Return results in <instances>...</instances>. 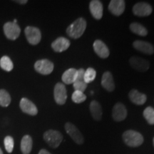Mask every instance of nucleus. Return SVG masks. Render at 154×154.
<instances>
[{"label": "nucleus", "mask_w": 154, "mask_h": 154, "mask_svg": "<svg viewBox=\"0 0 154 154\" xmlns=\"http://www.w3.org/2000/svg\"><path fill=\"white\" fill-rule=\"evenodd\" d=\"M86 29V22L84 18H79L75 20L66 29V34L72 38H79L83 35Z\"/></svg>", "instance_id": "1"}, {"label": "nucleus", "mask_w": 154, "mask_h": 154, "mask_svg": "<svg viewBox=\"0 0 154 154\" xmlns=\"http://www.w3.org/2000/svg\"><path fill=\"white\" fill-rule=\"evenodd\" d=\"M123 140L130 147H138L143 143V137L136 131L128 130L123 134Z\"/></svg>", "instance_id": "2"}, {"label": "nucleus", "mask_w": 154, "mask_h": 154, "mask_svg": "<svg viewBox=\"0 0 154 154\" xmlns=\"http://www.w3.org/2000/svg\"><path fill=\"white\" fill-rule=\"evenodd\" d=\"M44 139L53 149L59 147L63 140V136L60 132L55 130H48L44 134Z\"/></svg>", "instance_id": "3"}, {"label": "nucleus", "mask_w": 154, "mask_h": 154, "mask_svg": "<svg viewBox=\"0 0 154 154\" xmlns=\"http://www.w3.org/2000/svg\"><path fill=\"white\" fill-rule=\"evenodd\" d=\"M25 35L29 43L32 45H36L42 39V34L39 29L29 26L24 30Z\"/></svg>", "instance_id": "4"}, {"label": "nucleus", "mask_w": 154, "mask_h": 154, "mask_svg": "<svg viewBox=\"0 0 154 154\" xmlns=\"http://www.w3.org/2000/svg\"><path fill=\"white\" fill-rule=\"evenodd\" d=\"M4 33L7 38L15 40L20 35L21 29L16 23L9 22L4 25Z\"/></svg>", "instance_id": "5"}, {"label": "nucleus", "mask_w": 154, "mask_h": 154, "mask_svg": "<svg viewBox=\"0 0 154 154\" xmlns=\"http://www.w3.org/2000/svg\"><path fill=\"white\" fill-rule=\"evenodd\" d=\"M54 96L56 103L59 105H63L66 101V88L63 83H57L54 86Z\"/></svg>", "instance_id": "6"}, {"label": "nucleus", "mask_w": 154, "mask_h": 154, "mask_svg": "<svg viewBox=\"0 0 154 154\" xmlns=\"http://www.w3.org/2000/svg\"><path fill=\"white\" fill-rule=\"evenodd\" d=\"M34 69L39 74L48 75L53 72L54 63L48 59H41L35 63Z\"/></svg>", "instance_id": "7"}, {"label": "nucleus", "mask_w": 154, "mask_h": 154, "mask_svg": "<svg viewBox=\"0 0 154 154\" xmlns=\"http://www.w3.org/2000/svg\"><path fill=\"white\" fill-rule=\"evenodd\" d=\"M65 130L67 134L70 136V137L74 140L75 143L79 144V145L84 143V137H83L82 133L72 123L67 122L65 124Z\"/></svg>", "instance_id": "8"}, {"label": "nucleus", "mask_w": 154, "mask_h": 154, "mask_svg": "<svg viewBox=\"0 0 154 154\" xmlns=\"http://www.w3.org/2000/svg\"><path fill=\"white\" fill-rule=\"evenodd\" d=\"M129 62L133 68L140 72H146L150 67L149 61L140 57H133L130 59Z\"/></svg>", "instance_id": "9"}, {"label": "nucleus", "mask_w": 154, "mask_h": 154, "mask_svg": "<svg viewBox=\"0 0 154 154\" xmlns=\"http://www.w3.org/2000/svg\"><path fill=\"white\" fill-rule=\"evenodd\" d=\"M151 6L146 2H139L136 4L133 7V12L136 16L147 17L152 13Z\"/></svg>", "instance_id": "10"}, {"label": "nucleus", "mask_w": 154, "mask_h": 154, "mask_svg": "<svg viewBox=\"0 0 154 154\" xmlns=\"http://www.w3.org/2000/svg\"><path fill=\"white\" fill-rule=\"evenodd\" d=\"M127 109L121 103H117L114 105L112 110V117L115 121H122L127 117Z\"/></svg>", "instance_id": "11"}, {"label": "nucleus", "mask_w": 154, "mask_h": 154, "mask_svg": "<svg viewBox=\"0 0 154 154\" xmlns=\"http://www.w3.org/2000/svg\"><path fill=\"white\" fill-rule=\"evenodd\" d=\"M21 110L25 113L31 116H36L38 113V109L35 104L26 98H22L19 103Z\"/></svg>", "instance_id": "12"}, {"label": "nucleus", "mask_w": 154, "mask_h": 154, "mask_svg": "<svg viewBox=\"0 0 154 154\" xmlns=\"http://www.w3.org/2000/svg\"><path fill=\"white\" fill-rule=\"evenodd\" d=\"M126 4L124 0H112L109 5V10L115 16H120L124 12Z\"/></svg>", "instance_id": "13"}, {"label": "nucleus", "mask_w": 154, "mask_h": 154, "mask_svg": "<svg viewBox=\"0 0 154 154\" xmlns=\"http://www.w3.org/2000/svg\"><path fill=\"white\" fill-rule=\"evenodd\" d=\"M84 73H85V70L84 69L77 70L76 79L73 84L75 91H79L84 93V91L87 88V84L84 82Z\"/></svg>", "instance_id": "14"}, {"label": "nucleus", "mask_w": 154, "mask_h": 154, "mask_svg": "<svg viewBox=\"0 0 154 154\" xmlns=\"http://www.w3.org/2000/svg\"><path fill=\"white\" fill-rule=\"evenodd\" d=\"M70 41L65 37H59L51 44V47L56 52H63L70 47Z\"/></svg>", "instance_id": "15"}, {"label": "nucleus", "mask_w": 154, "mask_h": 154, "mask_svg": "<svg viewBox=\"0 0 154 154\" xmlns=\"http://www.w3.org/2000/svg\"><path fill=\"white\" fill-rule=\"evenodd\" d=\"M133 47L136 50L142 53L146 54L151 55L154 53L153 46L151 43H149L147 42L137 40V41H135L133 43Z\"/></svg>", "instance_id": "16"}, {"label": "nucleus", "mask_w": 154, "mask_h": 154, "mask_svg": "<svg viewBox=\"0 0 154 154\" xmlns=\"http://www.w3.org/2000/svg\"><path fill=\"white\" fill-rule=\"evenodd\" d=\"M89 9L94 19L99 20L103 17V5L100 1L93 0L90 2Z\"/></svg>", "instance_id": "17"}, {"label": "nucleus", "mask_w": 154, "mask_h": 154, "mask_svg": "<svg viewBox=\"0 0 154 154\" xmlns=\"http://www.w3.org/2000/svg\"><path fill=\"white\" fill-rule=\"evenodd\" d=\"M94 49L96 54L102 59H106L109 56V50L107 46L101 40L97 39L94 43Z\"/></svg>", "instance_id": "18"}, {"label": "nucleus", "mask_w": 154, "mask_h": 154, "mask_svg": "<svg viewBox=\"0 0 154 154\" xmlns=\"http://www.w3.org/2000/svg\"><path fill=\"white\" fill-rule=\"evenodd\" d=\"M101 85L106 90L109 92L115 89V84L113 76L110 72H106L102 75Z\"/></svg>", "instance_id": "19"}, {"label": "nucleus", "mask_w": 154, "mask_h": 154, "mask_svg": "<svg viewBox=\"0 0 154 154\" xmlns=\"http://www.w3.org/2000/svg\"><path fill=\"white\" fill-rule=\"evenodd\" d=\"M128 97L132 103L138 106L144 104L147 99L146 94L140 93L136 89H132L128 94Z\"/></svg>", "instance_id": "20"}, {"label": "nucleus", "mask_w": 154, "mask_h": 154, "mask_svg": "<svg viewBox=\"0 0 154 154\" xmlns=\"http://www.w3.org/2000/svg\"><path fill=\"white\" fill-rule=\"evenodd\" d=\"M77 76V70L76 69L71 68L67 69L66 72H64L61 79L62 82L66 84H74L75 81L76 79Z\"/></svg>", "instance_id": "21"}, {"label": "nucleus", "mask_w": 154, "mask_h": 154, "mask_svg": "<svg viewBox=\"0 0 154 154\" xmlns=\"http://www.w3.org/2000/svg\"><path fill=\"white\" fill-rule=\"evenodd\" d=\"M33 141L29 135H25L21 140V151L23 154H29L32 151Z\"/></svg>", "instance_id": "22"}, {"label": "nucleus", "mask_w": 154, "mask_h": 154, "mask_svg": "<svg viewBox=\"0 0 154 154\" xmlns=\"http://www.w3.org/2000/svg\"><path fill=\"white\" fill-rule=\"evenodd\" d=\"M90 112L92 117L96 121H100L102 117V109L99 102L92 101L90 103Z\"/></svg>", "instance_id": "23"}, {"label": "nucleus", "mask_w": 154, "mask_h": 154, "mask_svg": "<svg viewBox=\"0 0 154 154\" xmlns=\"http://www.w3.org/2000/svg\"><path fill=\"white\" fill-rule=\"evenodd\" d=\"M130 29L133 33L137 35L145 36L148 34V31L142 24L137 22H134L130 25Z\"/></svg>", "instance_id": "24"}, {"label": "nucleus", "mask_w": 154, "mask_h": 154, "mask_svg": "<svg viewBox=\"0 0 154 154\" xmlns=\"http://www.w3.org/2000/svg\"><path fill=\"white\" fill-rule=\"evenodd\" d=\"M0 66L3 70L9 72L12 70L14 65H13V62L10 58L7 56H4L0 59Z\"/></svg>", "instance_id": "25"}, {"label": "nucleus", "mask_w": 154, "mask_h": 154, "mask_svg": "<svg viewBox=\"0 0 154 154\" xmlns=\"http://www.w3.org/2000/svg\"><path fill=\"white\" fill-rule=\"evenodd\" d=\"M11 103V96L5 89H0V106L7 107Z\"/></svg>", "instance_id": "26"}, {"label": "nucleus", "mask_w": 154, "mask_h": 154, "mask_svg": "<svg viewBox=\"0 0 154 154\" xmlns=\"http://www.w3.org/2000/svg\"><path fill=\"white\" fill-rule=\"evenodd\" d=\"M143 116L150 125L154 124V109L151 106L146 108L143 111Z\"/></svg>", "instance_id": "27"}, {"label": "nucleus", "mask_w": 154, "mask_h": 154, "mask_svg": "<svg viewBox=\"0 0 154 154\" xmlns=\"http://www.w3.org/2000/svg\"><path fill=\"white\" fill-rule=\"evenodd\" d=\"M96 76V72L95 69L89 67V68L86 69L85 71V73H84V82H85L86 84L91 83L95 79Z\"/></svg>", "instance_id": "28"}, {"label": "nucleus", "mask_w": 154, "mask_h": 154, "mask_svg": "<svg viewBox=\"0 0 154 154\" xmlns=\"http://www.w3.org/2000/svg\"><path fill=\"white\" fill-rule=\"evenodd\" d=\"M72 99L74 103H81L86 101V96L82 91H74L72 96Z\"/></svg>", "instance_id": "29"}, {"label": "nucleus", "mask_w": 154, "mask_h": 154, "mask_svg": "<svg viewBox=\"0 0 154 154\" xmlns=\"http://www.w3.org/2000/svg\"><path fill=\"white\" fill-rule=\"evenodd\" d=\"M4 143H5V147L6 151L8 152L9 153H11V152L13 151V149H14V139L13 138L10 136H6L5 138V140H4Z\"/></svg>", "instance_id": "30"}, {"label": "nucleus", "mask_w": 154, "mask_h": 154, "mask_svg": "<svg viewBox=\"0 0 154 154\" xmlns=\"http://www.w3.org/2000/svg\"><path fill=\"white\" fill-rule=\"evenodd\" d=\"M14 2L18 4H20V5H25V4L28 2L27 0H17V1H14Z\"/></svg>", "instance_id": "31"}, {"label": "nucleus", "mask_w": 154, "mask_h": 154, "mask_svg": "<svg viewBox=\"0 0 154 154\" xmlns=\"http://www.w3.org/2000/svg\"><path fill=\"white\" fill-rule=\"evenodd\" d=\"M38 154H51L46 149H42L41 151L38 152Z\"/></svg>", "instance_id": "32"}, {"label": "nucleus", "mask_w": 154, "mask_h": 154, "mask_svg": "<svg viewBox=\"0 0 154 154\" xmlns=\"http://www.w3.org/2000/svg\"><path fill=\"white\" fill-rule=\"evenodd\" d=\"M0 154H3V152H2V151L1 148H0Z\"/></svg>", "instance_id": "33"}, {"label": "nucleus", "mask_w": 154, "mask_h": 154, "mask_svg": "<svg viewBox=\"0 0 154 154\" xmlns=\"http://www.w3.org/2000/svg\"><path fill=\"white\" fill-rule=\"evenodd\" d=\"M153 146H154V138H153Z\"/></svg>", "instance_id": "34"}]
</instances>
